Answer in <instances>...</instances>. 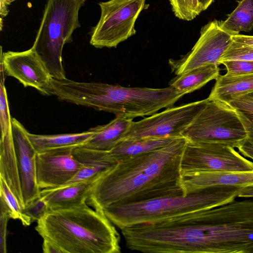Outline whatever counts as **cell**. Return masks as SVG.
I'll list each match as a JSON object with an SVG mask.
<instances>
[{
    "label": "cell",
    "instance_id": "cell-1",
    "mask_svg": "<svg viewBox=\"0 0 253 253\" xmlns=\"http://www.w3.org/2000/svg\"><path fill=\"white\" fill-rule=\"evenodd\" d=\"M187 142L182 137L156 150L119 161L94 181L87 204L94 210L184 195L180 161Z\"/></svg>",
    "mask_w": 253,
    "mask_h": 253
},
{
    "label": "cell",
    "instance_id": "cell-2",
    "mask_svg": "<svg viewBox=\"0 0 253 253\" xmlns=\"http://www.w3.org/2000/svg\"><path fill=\"white\" fill-rule=\"evenodd\" d=\"M102 212L86 204L48 211L37 221L35 230L62 253H120V236Z\"/></svg>",
    "mask_w": 253,
    "mask_h": 253
},
{
    "label": "cell",
    "instance_id": "cell-3",
    "mask_svg": "<svg viewBox=\"0 0 253 253\" xmlns=\"http://www.w3.org/2000/svg\"><path fill=\"white\" fill-rule=\"evenodd\" d=\"M242 188L212 186L186 195H168L139 202L113 205L103 211L121 230L135 225H154L229 203L238 196Z\"/></svg>",
    "mask_w": 253,
    "mask_h": 253
},
{
    "label": "cell",
    "instance_id": "cell-4",
    "mask_svg": "<svg viewBox=\"0 0 253 253\" xmlns=\"http://www.w3.org/2000/svg\"><path fill=\"white\" fill-rule=\"evenodd\" d=\"M85 0H47L32 46L43 60L53 79H66L62 50L80 27L79 12Z\"/></svg>",
    "mask_w": 253,
    "mask_h": 253
},
{
    "label": "cell",
    "instance_id": "cell-5",
    "mask_svg": "<svg viewBox=\"0 0 253 253\" xmlns=\"http://www.w3.org/2000/svg\"><path fill=\"white\" fill-rule=\"evenodd\" d=\"M182 136L188 141L224 143L237 148L247 139L237 111L226 103L209 98Z\"/></svg>",
    "mask_w": 253,
    "mask_h": 253
},
{
    "label": "cell",
    "instance_id": "cell-6",
    "mask_svg": "<svg viewBox=\"0 0 253 253\" xmlns=\"http://www.w3.org/2000/svg\"><path fill=\"white\" fill-rule=\"evenodd\" d=\"M146 0H109L100 2V19L92 30L90 43L96 48L116 47L134 35V24L145 8Z\"/></svg>",
    "mask_w": 253,
    "mask_h": 253
},
{
    "label": "cell",
    "instance_id": "cell-7",
    "mask_svg": "<svg viewBox=\"0 0 253 253\" xmlns=\"http://www.w3.org/2000/svg\"><path fill=\"white\" fill-rule=\"evenodd\" d=\"M181 174L200 172L253 171V162L231 146L187 140L180 161Z\"/></svg>",
    "mask_w": 253,
    "mask_h": 253
},
{
    "label": "cell",
    "instance_id": "cell-8",
    "mask_svg": "<svg viewBox=\"0 0 253 253\" xmlns=\"http://www.w3.org/2000/svg\"><path fill=\"white\" fill-rule=\"evenodd\" d=\"M208 98L167 108L137 121H132L123 139L142 138L180 137Z\"/></svg>",
    "mask_w": 253,
    "mask_h": 253
},
{
    "label": "cell",
    "instance_id": "cell-9",
    "mask_svg": "<svg viewBox=\"0 0 253 253\" xmlns=\"http://www.w3.org/2000/svg\"><path fill=\"white\" fill-rule=\"evenodd\" d=\"M221 21L214 19L208 23L201 28L199 39L189 52L178 59L169 60L172 72L179 75L209 64L219 66L220 57L236 35L223 29Z\"/></svg>",
    "mask_w": 253,
    "mask_h": 253
},
{
    "label": "cell",
    "instance_id": "cell-10",
    "mask_svg": "<svg viewBox=\"0 0 253 253\" xmlns=\"http://www.w3.org/2000/svg\"><path fill=\"white\" fill-rule=\"evenodd\" d=\"M0 63L7 76L16 78L25 87H33L43 95H50L53 78L33 46L23 51L1 50Z\"/></svg>",
    "mask_w": 253,
    "mask_h": 253
},
{
    "label": "cell",
    "instance_id": "cell-11",
    "mask_svg": "<svg viewBox=\"0 0 253 253\" xmlns=\"http://www.w3.org/2000/svg\"><path fill=\"white\" fill-rule=\"evenodd\" d=\"M73 148H66L37 152L36 179L42 190L66 184L82 168L74 157Z\"/></svg>",
    "mask_w": 253,
    "mask_h": 253
},
{
    "label": "cell",
    "instance_id": "cell-12",
    "mask_svg": "<svg viewBox=\"0 0 253 253\" xmlns=\"http://www.w3.org/2000/svg\"><path fill=\"white\" fill-rule=\"evenodd\" d=\"M12 133L17 166L24 207L40 196L41 189L36 179L37 152L28 135L27 130L15 118H12Z\"/></svg>",
    "mask_w": 253,
    "mask_h": 253
},
{
    "label": "cell",
    "instance_id": "cell-13",
    "mask_svg": "<svg viewBox=\"0 0 253 253\" xmlns=\"http://www.w3.org/2000/svg\"><path fill=\"white\" fill-rule=\"evenodd\" d=\"M184 195L207 187L223 185L245 187L253 184V171L200 172L181 174Z\"/></svg>",
    "mask_w": 253,
    "mask_h": 253
},
{
    "label": "cell",
    "instance_id": "cell-14",
    "mask_svg": "<svg viewBox=\"0 0 253 253\" xmlns=\"http://www.w3.org/2000/svg\"><path fill=\"white\" fill-rule=\"evenodd\" d=\"M96 180L43 189L41 191L40 197L46 204L49 211L79 207L86 204L91 188Z\"/></svg>",
    "mask_w": 253,
    "mask_h": 253
},
{
    "label": "cell",
    "instance_id": "cell-15",
    "mask_svg": "<svg viewBox=\"0 0 253 253\" xmlns=\"http://www.w3.org/2000/svg\"><path fill=\"white\" fill-rule=\"evenodd\" d=\"M132 120L116 116L108 124L94 127L95 134L82 146L100 151H110L124 138Z\"/></svg>",
    "mask_w": 253,
    "mask_h": 253
},
{
    "label": "cell",
    "instance_id": "cell-16",
    "mask_svg": "<svg viewBox=\"0 0 253 253\" xmlns=\"http://www.w3.org/2000/svg\"><path fill=\"white\" fill-rule=\"evenodd\" d=\"M0 177L5 181L23 209L24 204L17 166L12 129L1 134Z\"/></svg>",
    "mask_w": 253,
    "mask_h": 253
},
{
    "label": "cell",
    "instance_id": "cell-17",
    "mask_svg": "<svg viewBox=\"0 0 253 253\" xmlns=\"http://www.w3.org/2000/svg\"><path fill=\"white\" fill-rule=\"evenodd\" d=\"M93 127L88 130L73 133L36 134L28 132L29 138L37 152L83 146L95 134Z\"/></svg>",
    "mask_w": 253,
    "mask_h": 253
},
{
    "label": "cell",
    "instance_id": "cell-18",
    "mask_svg": "<svg viewBox=\"0 0 253 253\" xmlns=\"http://www.w3.org/2000/svg\"><path fill=\"white\" fill-rule=\"evenodd\" d=\"M181 137L122 139L109 152L119 162L162 148Z\"/></svg>",
    "mask_w": 253,
    "mask_h": 253
},
{
    "label": "cell",
    "instance_id": "cell-19",
    "mask_svg": "<svg viewBox=\"0 0 253 253\" xmlns=\"http://www.w3.org/2000/svg\"><path fill=\"white\" fill-rule=\"evenodd\" d=\"M253 90V73L232 77L219 74L208 98L227 103L234 98Z\"/></svg>",
    "mask_w": 253,
    "mask_h": 253
},
{
    "label": "cell",
    "instance_id": "cell-20",
    "mask_svg": "<svg viewBox=\"0 0 253 253\" xmlns=\"http://www.w3.org/2000/svg\"><path fill=\"white\" fill-rule=\"evenodd\" d=\"M219 75L218 66L209 64L194 69L171 79L169 86L184 95L201 88Z\"/></svg>",
    "mask_w": 253,
    "mask_h": 253
},
{
    "label": "cell",
    "instance_id": "cell-21",
    "mask_svg": "<svg viewBox=\"0 0 253 253\" xmlns=\"http://www.w3.org/2000/svg\"><path fill=\"white\" fill-rule=\"evenodd\" d=\"M222 27L234 34L249 32L253 29V0H241L227 18L221 21Z\"/></svg>",
    "mask_w": 253,
    "mask_h": 253
},
{
    "label": "cell",
    "instance_id": "cell-22",
    "mask_svg": "<svg viewBox=\"0 0 253 253\" xmlns=\"http://www.w3.org/2000/svg\"><path fill=\"white\" fill-rule=\"evenodd\" d=\"M73 155L83 166L104 173L114 167L118 161L109 152L87 148L83 146L73 149Z\"/></svg>",
    "mask_w": 253,
    "mask_h": 253
},
{
    "label": "cell",
    "instance_id": "cell-23",
    "mask_svg": "<svg viewBox=\"0 0 253 253\" xmlns=\"http://www.w3.org/2000/svg\"><path fill=\"white\" fill-rule=\"evenodd\" d=\"M0 210L6 212L10 218L19 219L23 224V208L5 181L0 177Z\"/></svg>",
    "mask_w": 253,
    "mask_h": 253
},
{
    "label": "cell",
    "instance_id": "cell-24",
    "mask_svg": "<svg viewBox=\"0 0 253 253\" xmlns=\"http://www.w3.org/2000/svg\"><path fill=\"white\" fill-rule=\"evenodd\" d=\"M172 10L178 18L193 20L203 11L199 0H169Z\"/></svg>",
    "mask_w": 253,
    "mask_h": 253
},
{
    "label": "cell",
    "instance_id": "cell-25",
    "mask_svg": "<svg viewBox=\"0 0 253 253\" xmlns=\"http://www.w3.org/2000/svg\"><path fill=\"white\" fill-rule=\"evenodd\" d=\"M253 61V49L232 39L218 61V65L225 61Z\"/></svg>",
    "mask_w": 253,
    "mask_h": 253
},
{
    "label": "cell",
    "instance_id": "cell-26",
    "mask_svg": "<svg viewBox=\"0 0 253 253\" xmlns=\"http://www.w3.org/2000/svg\"><path fill=\"white\" fill-rule=\"evenodd\" d=\"M49 211L44 201L40 196L26 205L22 210L24 219L23 225L29 226L35 221H38Z\"/></svg>",
    "mask_w": 253,
    "mask_h": 253
},
{
    "label": "cell",
    "instance_id": "cell-27",
    "mask_svg": "<svg viewBox=\"0 0 253 253\" xmlns=\"http://www.w3.org/2000/svg\"><path fill=\"white\" fill-rule=\"evenodd\" d=\"M226 69L224 75L228 77L253 73V61H231L222 63Z\"/></svg>",
    "mask_w": 253,
    "mask_h": 253
},
{
    "label": "cell",
    "instance_id": "cell-28",
    "mask_svg": "<svg viewBox=\"0 0 253 253\" xmlns=\"http://www.w3.org/2000/svg\"><path fill=\"white\" fill-rule=\"evenodd\" d=\"M227 104L236 110L253 113V90L234 98Z\"/></svg>",
    "mask_w": 253,
    "mask_h": 253
},
{
    "label": "cell",
    "instance_id": "cell-29",
    "mask_svg": "<svg viewBox=\"0 0 253 253\" xmlns=\"http://www.w3.org/2000/svg\"><path fill=\"white\" fill-rule=\"evenodd\" d=\"M9 215L5 211L0 210V253H6L7 227Z\"/></svg>",
    "mask_w": 253,
    "mask_h": 253
},
{
    "label": "cell",
    "instance_id": "cell-30",
    "mask_svg": "<svg viewBox=\"0 0 253 253\" xmlns=\"http://www.w3.org/2000/svg\"><path fill=\"white\" fill-rule=\"evenodd\" d=\"M236 111L246 131L247 140L253 143V113Z\"/></svg>",
    "mask_w": 253,
    "mask_h": 253
},
{
    "label": "cell",
    "instance_id": "cell-31",
    "mask_svg": "<svg viewBox=\"0 0 253 253\" xmlns=\"http://www.w3.org/2000/svg\"><path fill=\"white\" fill-rule=\"evenodd\" d=\"M238 149L243 156L253 160V143L246 140Z\"/></svg>",
    "mask_w": 253,
    "mask_h": 253
},
{
    "label": "cell",
    "instance_id": "cell-32",
    "mask_svg": "<svg viewBox=\"0 0 253 253\" xmlns=\"http://www.w3.org/2000/svg\"><path fill=\"white\" fill-rule=\"evenodd\" d=\"M232 39L235 41L246 44L253 49V36L238 34L233 35Z\"/></svg>",
    "mask_w": 253,
    "mask_h": 253
},
{
    "label": "cell",
    "instance_id": "cell-33",
    "mask_svg": "<svg viewBox=\"0 0 253 253\" xmlns=\"http://www.w3.org/2000/svg\"><path fill=\"white\" fill-rule=\"evenodd\" d=\"M42 251L44 253H62L61 250L53 243L46 240H43Z\"/></svg>",
    "mask_w": 253,
    "mask_h": 253
},
{
    "label": "cell",
    "instance_id": "cell-34",
    "mask_svg": "<svg viewBox=\"0 0 253 253\" xmlns=\"http://www.w3.org/2000/svg\"><path fill=\"white\" fill-rule=\"evenodd\" d=\"M238 197L253 198V184L243 187Z\"/></svg>",
    "mask_w": 253,
    "mask_h": 253
},
{
    "label": "cell",
    "instance_id": "cell-35",
    "mask_svg": "<svg viewBox=\"0 0 253 253\" xmlns=\"http://www.w3.org/2000/svg\"><path fill=\"white\" fill-rule=\"evenodd\" d=\"M202 11L206 10L214 0H199Z\"/></svg>",
    "mask_w": 253,
    "mask_h": 253
},
{
    "label": "cell",
    "instance_id": "cell-36",
    "mask_svg": "<svg viewBox=\"0 0 253 253\" xmlns=\"http://www.w3.org/2000/svg\"><path fill=\"white\" fill-rule=\"evenodd\" d=\"M15 0H9V1H10V3H11L12 2H13V1H15Z\"/></svg>",
    "mask_w": 253,
    "mask_h": 253
}]
</instances>
